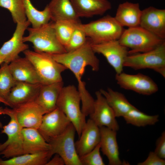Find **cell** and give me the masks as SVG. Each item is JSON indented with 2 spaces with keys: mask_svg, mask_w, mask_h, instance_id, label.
Here are the masks:
<instances>
[{
  "mask_svg": "<svg viewBox=\"0 0 165 165\" xmlns=\"http://www.w3.org/2000/svg\"><path fill=\"white\" fill-rule=\"evenodd\" d=\"M154 152L160 158L165 159V132L163 131L157 140Z\"/></svg>",
  "mask_w": 165,
  "mask_h": 165,
  "instance_id": "obj_36",
  "label": "cell"
},
{
  "mask_svg": "<svg viewBox=\"0 0 165 165\" xmlns=\"http://www.w3.org/2000/svg\"><path fill=\"white\" fill-rule=\"evenodd\" d=\"M165 159L159 157L154 152H150L147 159L138 165H164Z\"/></svg>",
  "mask_w": 165,
  "mask_h": 165,
  "instance_id": "obj_35",
  "label": "cell"
},
{
  "mask_svg": "<svg viewBox=\"0 0 165 165\" xmlns=\"http://www.w3.org/2000/svg\"><path fill=\"white\" fill-rule=\"evenodd\" d=\"M75 132L74 127L71 123L62 134L48 142L51 145L50 150L52 155H59L66 165H82L75 145Z\"/></svg>",
  "mask_w": 165,
  "mask_h": 165,
  "instance_id": "obj_9",
  "label": "cell"
},
{
  "mask_svg": "<svg viewBox=\"0 0 165 165\" xmlns=\"http://www.w3.org/2000/svg\"><path fill=\"white\" fill-rule=\"evenodd\" d=\"M3 63H4L3 60L0 58V64H2Z\"/></svg>",
  "mask_w": 165,
  "mask_h": 165,
  "instance_id": "obj_40",
  "label": "cell"
},
{
  "mask_svg": "<svg viewBox=\"0 0 165 165\" xmlns=\"http://www.w3.org/2000/svg\"><path fill=\"white\" fill-rule=\"evenodd\" d=\"M0 102L4 104L5 105L9 106V105L7 101L0 96Z\"/></svg>",
  "mask_w": 165,
  "mask_h": 165,
  "instance_id": "obj_39",
  "label": "cell"
},
{
  "mask_svg": "<svg viewBox=\"0 0 165 165\" xmlns=\"http://www.w3.org/2000/svg\"><path fill=\"white\" fill-rule=\"evenodd\" d=\"M153 34L138 26L124 29L118 41L130 50L129 54L151 50L165 42Z\"/></svg>",
  "mask_w": 165,
  "mask_h": 165,
  "instance_id": "obj_6",
  "label": "cell"
},
{
  "mask_svg": "<svg viewBox=\"0 0 165 165\" xmlns=\"http://www.w3.org/2000/svg\"><path fill=\"white\" fill-rule=\"evenodd\" d=\"M30 24L28 20L16 24L12 37L0 48V58L4 63L9 64L19 57L20 53L28 49L29 46L23 41V38L25 31Z\"/></svg>",
  "mask_w": 165,
  "mask_h": 165,
  "instance_id": "obj_13",
  "label": "cell"
},
{
  "mask_svg": "<svg viewBox=\"0 0 165 165\" xmlns=\"http://www.w3.org/2000/svg\"><path fill=\"white\" fill-rule=\"evenodd\" d=\"M53 158L49 160L46 165H64L65 164L63 159L58 154H55Z\"/></svg>",
  "mask_w": 165,
  "mask_h": 165,
  "instance_id": "obj_37",
  "label": "cell"
},
{
  "mask_svg": "<svg viewBox=\"0 0 165 165\" xmlns=\"http://www.w3.org/2000/svg\"><path fill=\"white\" fill-rule=\"evenodd\" d=\"M123 66L135 70L151 69L165 78V42L148 51L129 54Z\"/></svg>",
  "mask_w": 165,
  "mask_h": 165,
  "instance_id": "obj_8",
  "label": "cell"
},
{
  "mask_svg": "<svg viewBox=\"0 0 165 165\" xmlns=\"http://www.w3.org/2000/svg\"><path fill=\"white\" fill-rule=\"evenodd\" d=\"M79 17L102 15L112 8L108 0H70Z\"/></svg>",
  "mask_w": 165,
  "mask_h": 165,
  "instance_id": "obj_21",
  "label": "cell"
},
{
  "mask_svg": "<svg viewBox=\"0 0 165 165\" xmlns=\"http://www.w3.org/2000/svg\"><path fill=\"white\" fill-rule=\"evenodd\" d=\"M25 0H0V6L10 13L13 22L16 24L26 21Z\"/></svg>",
  "mask_w": 165,
  "mask_h": 165,
  "instance_id": "obj_30",
  "label": "cell"
},
{
  "mask_svg": "<svg viewBox=\"0 0 165 165\" xmlns=\"http://www.w3.org/2000/svg\"><path fill=\"white\" fill-rule=\"evenodd\" d=\"M27 30L29 34L23 37V41L31 43L35 51L51 54L66 52L57 38L54 21L49 22L38 28H28Z\"/></svg>",
  "mask_w": 165,
  "mask_h": 165,
  "instance_id": "obj_2",
  "label": "cell"
},
{
  "mask_svg": "<svg viewBox=\"0 0 165 165\" xmlns=\"http://www.w3.org/2000/svg\"><path fill=\"white\" fill-rule=\"evenodd\" d=\"M52 156L50 150L24 154L6 160L0 158V165H46Z\"/></svg>",
  "mask_w": 165,
  "mask_h": 165,
  "instance_id": "obj_27",
  "label": "cell"
},
{
  "mask_svg": "<svg viewBox=\"0 0 165 165\" xmlns=\"http://www.w3.org/2000/svg\"><path fill=\"white\" fill-rule=\"evenodd\" d=\"M79 23L76 26L68 43L64 47L66 52L72 51L79 48L87 40L88 38L85 33L79 26Z\"/></svg>",
  "mask_w": 165,
  "mask_h": 165,
  "instance_id": "obj_33",
  "label": "cell"
},
{
  "mask_svg": "<svg viewBox=\"0 0 165 165\" xmlns=\"http://www.w3.org/2000/svg\"><path fill=\"white\" fill-rule=\"evenodd\" d=\"M25 13L28 20L32 25L36 28L48 23L51 20L49 9L47 6L42 11L37 9L33 5L30 0H25Z\"/></svg>",
  "mask_w": 165,
  "mask_h": 165,
  "instance_id": "obj_28",
  "label": "cell"
},
{
  "mask_svg": "<svg viewBox=\"0 0 165 165\" xmlns=\"http://www.w3.org/2000/svg\"><path fill=\"white\" fill-rule=\"evenodd\" d=\"M92 44L118 40L124 29L114 17L106 16L89 23L79 24Z\"/></svg>",
  "mask_w": 165,
  "mask_h": 165,
  "instance_id": "obj_3",
  "label": "cell"
},
{
  "mask_svg": "<svg viewBox=\"0 0 165 165\" xmlns=\"http://www.w3.org/2000/svg\"><path fill=\"white\" fill-rule=\"evenodd\" d=\"M22 133L24 154L38 153L50 150V144L46 141L38 129L23 128Z\"/></svg>",
  "mask_w": 165,
  "mask_h": 165,
  "instance_id": "obj_24",
  "label": "cell"
},
{
  "mask_svg": "<svg viewBox=\"0 0 165 165\" xmlns=\"http://www.w3.org/2000/svg\"><path fill=\"white\" fill-rule=\"evenodd\" d=\"M81 23L70 20L54 22V27L57 38L64 47L68 43L77 25Z\"/></svg>",
  "mask_w": 165,
  "mask_h": 165,
  "instance_id": "obj_31",
  "label": "cell"
},
{
  "mask_svg": "<svg viewBox=\"0 0 165 165\" xmlns=\"http://www.w3.org/2000/svg\"><path fill=\"white\" fill-rule=\"evenodd\" d=\"M99 143L91 151L79 157L82 165H105L101 155Z\"/></svg>",
  "mask_w": 165,
  "mask_h": 165,
  "instance_id": "obj_34",
  "label": "cell"
},
{
  "mask_svg": "<svg viewBox=\"0 0 165 165\" xmlns=\"http://www.w3.org/2000/svg\"><path fill=\"white\" fill-rule=\"evenodd\" d=\"M115 79L121 88L142 95H150L158 90L157 85L151 78L141 73L131 75L122 72L116 74Z\"/></svg>",
  "mask_w": 165,
  "mask_h": 165,
  "instance_id": "obj_11",
  "label": "cell"
},
{
  "mask_svg": "<svg viewBox=\"0 0 165 165\" xmlns=\"http://www.w3.org/2000/svg\"><path fill=\"white\" fill-rule=\"evenodd\" d=\"M4 113L10 117V120L3 126L1 131L6 134L8 138L6 141L0 143V155L8 159L24 154L23 128L18 122L12 108H4Z\"/></svg>",
  "mask_w": 165,
  "mask_h": 165,
  "instance_id": "obj_7",
  "label": "cell"
},
{
  "mask_svg": "<svg viewBox=\"0 0 165 165\" xmlns=\"http://www.w3.org/2000/svg\"><path fill=\"white\" fill-rule=\"evenodd\" d=\"M2 114H4V108H3L2 107H0V115ZM3 127V125L2 123H1V122L0 121V129H2Z\"/></svg>",
  "mask_w": 165,
  "mask_h": 165,
  "instance_id": "obj_38",
  "label": "cell"
},
{
  "mask_svg": "<svg viewBox=\"0 0 165 165\" xmlns=\"http://www.w3.org/2000/svg\"><path fill=\"white\" fill-rule=\"evenodd\" d=\"M96 53L102 54L114 68L116 74L123 72L124 63L129 55L128 49L122 45L118 40L98 44H91Z\"/></svg>",
  "mask_w": 165,
  "mask_h": 165,
  "instance_id": "obj_10",
  "label": "cell"
},
{
  "mask_svg": "<svg viewBox=\"0 0 165 165\" xmlns=\"http://www.w3.org/2000/svg\"><path fill=\"white\" fill-rule=\"evenodd\" d=\"M47 6L53 21L70 20L80 22L70 0H51Z\"/></svg>",
  "mask_w": 165,
  "mask_h": 165,
  "instance_id": "obj_25",
  "label": "cell"
},
{
  "mask_svg": "<svg viewBox=\"0 0 165 165\" xmlns=\"http://www.w3.org/2000/svg\"><path fill=\"white\" fill-rule=\"evenodd\" d=\"M123 117L127 124L139 127L154 125L159 121L158 115H149L136 108L131 109Z\"/></svg>",
  "mask_w": 165,
  "mask_h": 165,
  "instance_id": "obj_29",
  "label": "cell"
},
{
  "mask_svg": "<svg viewBox=\"0 0 165 165\" xmlns=\"http://www.w3.org/2000/svg\"><path fill=\"white\" fill-rule=\"evenodd\" d=\"M91 44L88 38L86 42L77 49L61 54H51L56 61L70 70L75 76L81 98V110L86 116L93 112L95 100L86 89L85 83L82 81V77L87 66H90L94 71H98L99 68V61Z\"/></svg>",
  "mask_w": 165,
  "mask_h": 165,
  "instance_id": "obj_1",
  "label": "cell"
},
{
  "mask_svg": "<svg viewBox=\"0 0 165 165\" xmlns=\"http://www.w3.org/2000/svg\"><path fill=\"white\" fill-rule=\"evenodd\" d=\"M35 67L42 84L62 81V73L67 68L56 61L51 54L28 49L23 52Z\"/></svg>",
  "mask_w": 165,
  "mask_h": 165,
  "instance_id": "obj_5",
  "label": "cell"
},
{
  "mask_svg": "<svg viewBox=\"0 0 165 165\" xmlns=\"http://www.w3.org/2000/svg\"><path fill=\"white\" fill-rule=\"evenodd\" d=\"M10 71L17 82L42 84L33 65L25 57H20L9 64Z\"/></svg>",
  "mask_w": 165,
  "mask_h": 165,
  "instance_id": "obj_19",
  "label": "cell"
},
{
  "mask_svg": "<svg viewBox=\"0 0 165 165\" xmlns=\"http://www.w3.org/2000/svg\"><path fill=\"white\" fill-rule=\"evenodd\" d=\"M80 96L73 85L63 86L58 96L57 107L61 110L73 125L79 137L86 123V116L80 107Z\"/></svg>",
  "mask_w": 165,
  "mask_h": 165,
  "instance_id": "obj_4",
  "label": "cell"
},
{
  "mask_svg": "<svg viewBox=\"0 0 165 165\" xmlns=\"http://www.w3.org/2000/svg\"><path fill=\"white\" fill-rule=\"evenodd\" d=\"M71 123L65 114L57 107L44 115L38 130L48 142L62 134Z\"/></svg>",
  "mask_w": 165,
  "mask_h": 165,
  "instance_id": "obj_12",
  "label": "cell"
},
{
  "mask_svg": "<svg viewBox=\"0 0 165 165\" xmlns=\"http://www.w3.org/2000/svg\"><path fill=\"white\" fill-rule=\"evenodd\" d=\"M114 111L116 117H123L131 109L136 108L128 101L123 94L108 88L99 90Z\"/></svg>",
  "mask_w": 165,
  "mask_h": 165,
  "instance_id": "obj_26",
  "label": "cell"
},
{
  "mask_svg": "<svg viewBox=\"0 0 165 165\" xmlns=\"http://www.w3.org/2000/svg\"><path fill=\"white\" fill-rule=\"evenodd\" d=\"M42 84L17 82L8 95L6 101L13 108L28 102L35 101Z\"/></svg>",
  "mask_w": 165,
  "mask_h": 165,
  "instance_id": "obj_17",
  "label": "cell"
},
{
  "mask_svg": "<svg viewBox=\"0 0 165 165\" xmlns=\"http://www.w3.org/2000/svg\"><path fill=\"white\" fill-rule=\"evenodd\" d=\"M79 139L75 142L79 157L91 151L100 143L99 127L90 119L86 122L82 131Z\"/></svg>",
  "mask_w": 165,
  "mask_h": 165,
  "instance_id": "obj_18",
  "label": "cell"
},
{
  "mask_svg": "<svg viewBox=\"0 0 165 165\" xmlns=\"http://www.w3.org/2000/svg\"><path fill=\"white\" fill-rule=\"evenodd\" d=\"M139 26L165 40V9L150 6L142 10Z\"/></svg>",
  "mask_w": 165,
  "mask_h": 165,
  "instance_id": "obj_16",
  "label": "cell"
},
{
  "mask_svg": "<svg viewBox=\"0 0 165 165\" xmlns=\"http://www.w3.org/2000/svg\"><path fill=\"white\" fill-rule=\"evenodd\" d=\"M16 82L10 71L9 64L3 63L0 68V96L6 100Z\"/></svg>",
  "mask_w": 165,
  "mask_h": 165,
  "instance_id": "obj_32",
  "label": "cell"
},
{
  "mask_svg": "<svg viewBox=\"0 0 165 165\" xmlns=\"http://www.w3.org/2000/svg\"><path fill=\"white\" fill-rule=\"evenodd\" d=\"M95 94L96 99L93 111L89 115L90 119L99 127H105L117 131L119 126L114 111L99 90Z\"/></svg>",
  "mask_w": 165,
  "mask_h": 165,
  "instance_id": "obj_14",
  "label": "cell"
},
{
  "mask_svg": "<svg viewBox=\"0 0 165 165\" xmlns=\"http://www.w3.org/2000/svg\"><path fill=\"white\" fill-rule=\"evenodd\" d=\"M63 86V81L42 84L35 101L46 113L52 111L57 108V99Z\"/></svg>",
  "mask_w": 165,
  "mask_h": 165,
  "instance_id": "obj_22",
  "label": "cell"
},
{
  "mask_svg": "<svg viewBox=\"0 0 165 165\" xmlns=\"http://www.w3.org/2000/svg\"><path fill=\"white\" fill-rule=\"evenodd\" d=\"M99 128L101 135L100 150L107 157L108 165H123V163L119 156L116 138L117 131L105 127Z\"/></svg>",
  "mask_w": 165,
  "mask_h": 165,
  "instance_id": "obj_20",
  "label": "cell"
},
{
  "mask_svg": "<svg viewBox=\"0 0 165 165\" xmlns=\"http://www.w3.org/2000/svg\"><path fill=\"white\" fill-rule=\"evenodd\" d=\"M141 11L139 3L127 1L119 5L114 17L123 27H134L139 26Z\"/></svg>",
  "mask_w": 165,
  "mask_h": 165,
  "instance_id": "obj_23",
  "label": "cell"
},
{
  "mask_svg": "<svg viewBox=\"0 0 165 165\" xmlns=\"http://www.w3.org/2000/svg\"><path fill=\"white\" fill-rule=\"evenodd\" d=\"M17 120L23 128L38 129L45 111L35 101L21 104L11 108Z\"/></svg>",
  "mask_w": 165,
  "mask_h": 165,
  "instance_id": "obj_15",
  "label": "cell"
}]
</instances>
